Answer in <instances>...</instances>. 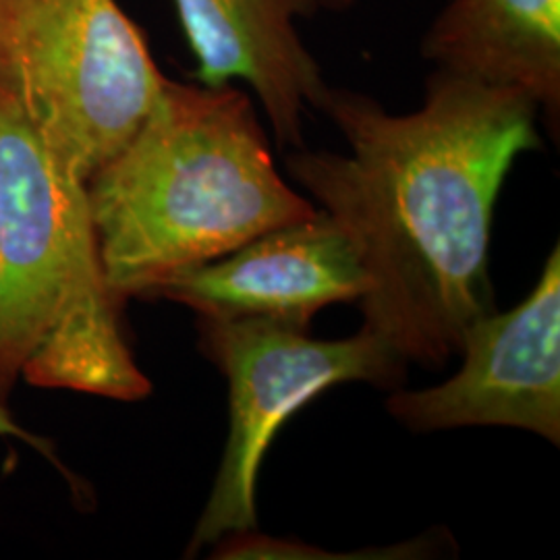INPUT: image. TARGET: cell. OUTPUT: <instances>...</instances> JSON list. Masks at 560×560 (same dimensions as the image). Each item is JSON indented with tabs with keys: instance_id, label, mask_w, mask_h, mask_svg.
Here are the masks:
<instances>
[{
	"instance_id": "6da1fadb",
	"label": "cell",
	"mask_w": 560,
	"mask_h": 560,
	"mask_svg": "<svg viewBox=\"0 0 560 560\" xmlns=\"http://www.w3.org/2000/svg\"><path fill=\"white\" fill-rule=\"evenodd\" d=\"M320 110L349 154L298 148L287 168L358 247L363 328L405 361L442 365L497 312L494 206L515 161L541 145L540 108L520 90L434 69L416 113L339 88Z\"/></svg>"
},
{
	"instance_id": "7a4b0ae2",
	"label": "cell",
	"mask_w": 560,
	"mask_h": 560,
	"mask_svg": "<svg viewBox=\"0 0 560 560\" xmlns=\"http://www.w3.org/2000/svg\"><path fill=\"white\" fill-rule=\"evenodd\" d=\"M88 196L122 303L318 212L280 177L243 90L168 78L138 131L90 177Z\"/></svg>"
},
{
	"instance_id": "3957f363",
	"label": "cell",
	"mask_w": 560,
	"mask_h": 560,
	"mask_svg": "<svg viewBox=\"0 0 560 560\" xmlns=\"http://www.w3.org/2000/svg\"><path fill=\"white\" fill-rule=\"evenodd\" d=\"M102 266L88 180L0 88V402L15 384L145 399Z\"/></svg>"
},
{
	"instance_id": "277c9868",
	"label": "cell",
	"mask_w": 560,
	"mask_h": 560,
	"mask_svg": "<svg viewBox=\"0 0 560 560\" xmlns=\"http://www.w3.org/2000/svg\"><path fill=\"white\" fill-rule=\"evenodd\" d=\"M164 81L117 0H0V88L85 180L138 131Z\"/></svg>"
},
{
	"instance_id": "5b68a950",
	"label": "cell",
	"mask_w": 560,
	"mask_h": 560,
	"mask_svg": "<svg viewBox=\"0 0 560 560\" xmlns=\"http://www.w3.org/2000/svg\"><path fill=\"white\" fill-rule=\"evenodd\" d=\"M200 340L229 381L231 428L189 557L206 544L256 529L261 460L284 421L337 384L400 386L407 363L368 328L349 339L318 340L284 322L200 318Z\"/></svg>"
},
{
	"instance_id": "8992f818",
	"label": "cell",
	"mask_w": 560,
	"mask_h": 560,
	"mask_svg": "<svg viewBox=\"0 0 560 560\" xmlns=\"http://www.w3.org/2000/svg\"><path fill=\"white\" fill-rule=\"evenodd\" d=\"M463 365L451 381L397 390L393 418L436 432L501 425L560 442V252L555 245L532 293L504 314H488L465 332Z\"/></svg>"
},
{
	"instance_id": "52a82bcc",
	"label": "cell",
	"mask_w": 560,
	"mask_h": 560,
	"mask_svg": "<svg viewBox=\"0 0 560 560\" xmlns=\"http://www.w3.org/2000/svg\"><path fill=\"white\" fill-rule=\"evenodd\" d=\"M365 291L368 275L355 243L318 210L222 258L175 272L148 298L177 301L200 318H266L307 328L324 307L360 301Z\"/></svg>"
},
{
	"instance_id": "ba28073f",
	"label": "cell",
	"mask_w": 560,
	"mask_h": 560,
	"mask_svg": "<svg viewBox=\"0 0 560 560\" xmlns=\"http://www.w3.org/2000/svg\"><path fill=\"white\" fill-rule=\"evenodd\" d=\"M196 59L194 78L221 88L247 83L280 148H303V117L322 108L328 83L295 21L318 9L312 0H173Z\"/></svg>"
},
{
	"instance_id": "9c48e42d",
	"label": "cell",
	"mask_w": 560,
	"mask_h": 560,
	"mask_svg": "<svg viewBox=\"0 0 560 560\" xmlns=\"http://www.w3.org/2000/svg\"><path fill=\"white\" fill-rule=\"evenodd\" d=\"M420 52L434 69L520 90L557 131L560 0H448Z\"/></svg>"
},
{
	"instance_id": "30bf717a",
	"label": "cell",
	"mask_w": 560,
	"mask_h": 560,
	"mask_svg": "<svg viewBox=\"0 0 560 560\" xmlns=\"http://www.w3.org/2000/svg\"><path fill=\"white\" fill-rule=\"evenodd\" d=\"M0 436L18 439V441L25 442V444L38 448L44 455H50V453H48V451H50V442L46 441V439H42V436L32 434L30 430H25L20 421L15 420V418L9 413V409H7L4 402H0Z\"/></svg>"
},
{
	"instance_id": "8fae6325",
	"label": "cell",
	"mask_w": 560,
	"mask_h": 560,
	"mask_svg": "<svg viewBox=\"0 0 560 560\" xmlns=\"http://www.w3.org/2000/svg\"><path fill=\"white\" fill-rule=\"evenodd\" d=\"M318 11H345L349 9L355 0H312Z\"/></svg>"
}]
</instances>
